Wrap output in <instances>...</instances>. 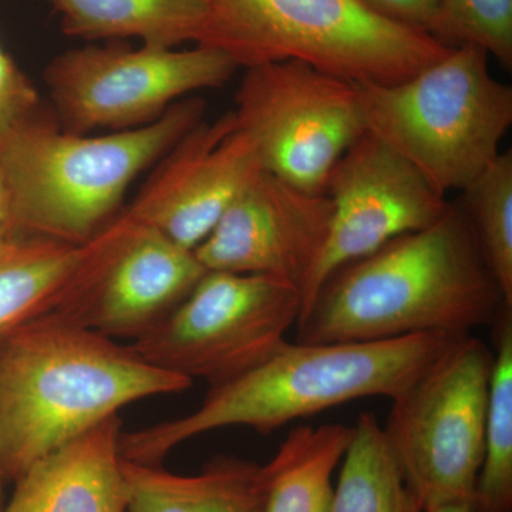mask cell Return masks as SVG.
I'll return each mask as SVG.
<instances>
[{
	"label": "cell",
	"instance_id": "cell-19",
	"mask_svg": "<svg viewBox=\"0 0 512 512\" xmlns=\"http://www.w3.org/2000/svg\"><path fill=\"white\" fill-rule=\"evenodd\" d=\"M353 427L323 424L296 427L266 466L264 512H330L332 476L345 457Z\"/></svg>",
	"mask_w": 512,
	"mask_h": 512
},
{
	"label": "cell",
	"instance_id": "cell-20",
	"mask_svg": "<svg viewBox=\"0 0 512 512\" xmlns=\"http://www.w3.org/2000/svg\"><path fill=\"white\" fill-rule=\"evenodd\" d=\"M330 512H424L375 414H360L353 427Z\"/></svg>",
	"mask_w": 512,
	"mask_h": 512
},
{
	"label": "cell",
	"instance_id": "cell-3",
	"mask_svg": "<svg viewBox=\"0 0 512 512\" xmlns=\"http://www.w3.org/2000/svg\"><path fill=\"white\" fill-rule=\"evenodd\" d=\"M467 335L421 333L373 342L289 343L244 375L210 387L195 412L121 433V458L163 466L192 437L242 426L261 434L330 407L383 396L396 399Z\"/></svg>",
	"mask_w": 512,
	"mask_h": 512
},
{
	"label": "cell",
	"instance_id": "cell-10",
	"mask_svg": "<svg viewBox=\"0 0 512 512\" xmlns=\"http://www.w3.org/2000/svg\"><path fill=\"white\" fill-rule=\"evenodd\" d=\"M237 64L214 47H83L57 56L45 80L59 126L74 134L153 123L187 94L224 86Z\"/></svg>",
	"mask_w": 512,
	"mask_h": 512
},
{
	"label": "cell",
	"instance_id": "cell-2",
	"mask_svg": "<svg viewBox=\"0 0 512 512\" xmlns=\"http://www.w3.org/2000/svg\"><path fill=\"white\" fill-rule=\"evenodd\" d=\"M191 386V380L148 363L131 345L57 313L26 323L0 339L3 476L15 481L127 404Z\"/></svg>",
	"mask_w": 512,
	"mask_h": 512
},
{
	"label": "cell",
	"instance_id": "cell-28",
	"mask_svg": "<svg viewBox=\"0 0 512 512\" xmlns=\"http://www.w3.org/2000/svg\"><path fill=\"white\" fill-rule=\"evenodd\" d=\"M2 484H3V481H0V512H2L3 508H2Z\"/></svg>",
	"mask_w": 512,
	"mask_h": 512
},
{
	"label": "cell",
	"instance_id": "cell-23",
	"mask_svg": "<svg viewBox=\"0 0 512 512\" xmlns=\"http://www.w3.org/2000/svg\"><path fill=\"white\" fill-rule=\"evenodd\" d=\"M429 35L450 47L476 46L512 67V0H439Z\"/></svg>",
	"mask_w": 512,
	"mask_h": 512
},
{
	"label": "cell",
	"instance_id": "cell-5",
	"mask_svg": "<svg viewBox=\"0 0 512 512\" xmlns=\"http://www.w3.org/2000/svg\"><path fill=\"white\" fill-rule=\"evenodd\" d=\"M207 8L200 45L245 69L295 60L356 84H394L451 50L360 0H207Z\"/></svg>",
	"mask_w": 512,
	"mask_h": 512
},
{
	"label": "cell",
	"instance_id": "cell-6",
	"mask_svg": "<svg viewBox=\"0 0 512 512\" xmlns=\"http://www.w3.org/2000/svg\"><path fill=\"white\" fill-rule=\"evenodd\" d=\"M366 131L404 158L434 191L466 190L498 154L512 124V87L476 46L394 84H359Z\"/></svg>",
	"mask_w": 512,
	"mask_h": 512
},
{
	"label": "cell",
	"instance_id": "cell-15",
	"mask_svg": "<svg viewBox=\"0 0 512 512\" xmlns=\"http://www.w3.org/2000/svg\"><path fill=\"white\" fill-rule=\"evenodd\" d=\"M137 225L136 218L123 208L84 245L10 239L0 249V339L67 308L103 271Z\"/></svg>",
	"mask_w": 512,
	"mask_h": 512
},
{
	"label": "cell",
	"instance_id": "cell-25",
	"mask_svg": "<svg viewBox=\"0 0 512 512\" xmlns=\"http://www.w3.org/2000/svg\"><path fill=\"white\" fill-rule=\"evenodd\" d=\"M367 9L399 25L429 33L439 0H360Z\"/></svg>",
	"mask_w": 512,
	"mask_h": 512
},
{
	"label": "cell",
	"instance_id": "cell-8",
	"mask_svg": "<svg viewBox=\"0 0 512 512\" xmlns=\"http://www.w3.org/2000/svg\"><path fill=\"white\" fill-rule=\"evenodd\" d=\"M301 311V292L285 279L205 272L185 301L131 348L173 375L220 386L274 355Z\"/></svg>",
	"mask_w": 512,
	"mask_h": 512
},
{
	"label": "cell",
	"instance_id": "cell-27",
	"mask_svg": "<svg viewBox=\"0 0 512 512\" xmlns=\"http://www.w3.org/2000/svg\"><path fill=\"white\" fill-rule=\"evenodd\" d=\"M6 220H8V201H6L5 185L0 175V232H6Z\"/></svg>",
	"mask_w": 512,
	"mask_h": 512
},
{
	"label": "cell",
	"instance_id": "cell-29",
	"mask_svg": "<svg viewBox=\"0 0 512 512\" xmlns=\"http://www.w3.org/2000/svg\"><path fill=\"white\" fill-rule=\"evenodd\" d=\"M6 478L5 476H3V471H2V468H0V481H5Z\"/></svg>",
	"mask_w": 512,
	"mask_h": 512
},
{
	"label": "cell",
	"instance_id": "cell-4",
	"mask_svg": "<svg viewBox=\"0 0 512 512\" xmlns=\"http://www.w3.org/2000/svg\"><path fill=\"white\" fill-rule=\"evenodd\" d=\"M205 104L183 99L160 119L106 136L64 131L37 113L0 134L6 232L69 245L92 241L123 211L134 180L192 128Z\"/></svg>",
	"mask_w": 512,
	"mask_h": 512
},
{
	"label": "cell",
	"instance_id": "cell-17",
	"mask_svg": "<svg viewBox=\"0 0 512 512\" xmlns=\"http://www.w3.org/2000/svg\"><path fill=\"white\" fill-rule=\"evenodd\" d=\"M127 512H264L266 466L238 457L212 458L200 474L123 460Z\"/></svg>",
	"mask_w": 512,
	"mask_h": 512
},
{
	"label": "cell",
	"instance_id": "cell-16",
	"mask_svg": "<svg viewBox=\"0 0 512 512\" xmlns=\"http://www.w3.org/2000/svg\"><path fill=\"white\" fill-rule=\"evenodd\" d=\"M120 414L30 466L2 512H127Z\"/></svg>",
	"mask_w": 512,
	"mask_h": 512
},
{
	"label": "cell",
	"instance_id": "cell-22",
	"mask_svg": "<svg viewBox=\"0 0 512 512\" xmlns=\"http://www.w3.org/2000/svg\"><path fill=\"white\" fill-rule=\"evenodd\" d=\"M461 202L485 264L512 308V151H501Z\"/></svg>",
	"mask_w": 512,
	"mask_h": 512
},
{
	"label": "cell",
	"instance_id": "cell-13",
	"mask_svg": "<svg viewBox=\"0 0 512 512\" xmlns=\"http://www.w3.org/2000/svg\"><path fill=\"white\" fill-rule=\"evenodd\" d=\"M325 192L285 183L262 168L194 249L207 272L272 275L301 288L325 244Z\"/></svg>",
	"mask_w": 512,
	"mask_h": 512
},
{
	"label": "cell",
	"instance_id": "cell-24",
	"mask_svg": "<svg viewBox=\"0 0 512 512\" xmlns=\"http://www.w3.org/2000/svg\"><path fill=\"white\" fill-rule=\"evenodd\" d=\"M39 111L35 87L0 47V134Z\"/></svg>",
	"mask_w": 512,
	"mask_h": 512
},
{
	"label": "cell",
	"instance_id": "cell-26",
	"mask_svg": "<svg viewBox=\"0 0 512 512\" xmlns=\"http://www.w3.org/2000/svg\"><path fill=\"white\" fill-rule=\"evenodd\" d=\"M424 512H476L470 503H447L433 505Z\"/></svg>",
	"mask_w": 512,
	"mask_h": 512
},
{
	"label": "cell",
	"instance_id": "cell-9",
	"mask_svg": "<svg viewBox=\"0 0 512 512\" xmlns=\"http://www.w3.org/2000/svg\"><path fill=\"white\" fill-rule=\"evenodd\" d=\"M235 103L262 168L309 192L366 131L359 84L295 60L249 67Z\"/></svg>",
	"mask_w": 512,
	"mask_h": 512
},
{
	"label": "cell",
	"instance_id": "cell-1",
	"mask_svg": "<svg viewBox=\"0 0 512 512\" xmlns=\"http://www.w3.org/2000/svg\"><path fill=\"white\" fill-rule=\"evenodd\" d=\"M505 305L461 204L430 227L342 266L296 322L299 343L470 335ZM512 309V308H511Z\"/></svg>",
	"mask_w": 512,
	"mask_h": 512
},
{
	"label": "cell",
	"instance_id": "cell-14",
	"mask_svg": "<svg viewBox=\"0 0 512 512\" xmlns=\"http://www.w3.org/2000/svg\"><path fill=\"white\" fill-rule=\"evenodd\" d=\"M205 272L194 251L138 222L92 284L57 315L136 342L185 301Z\"/></svg>",
	"mask_w": 512,
	"mask_h": 512
},
{
	"label": "cell",
	"instance_id": "cell-18",
	"mask_svg": "<svg viewBox=\"0 0 512 512\" xmlns=\"http://www.w3.org/2000/svg\"><path fill=\"white\" fill-rule=\"evenodd\" d=\"M59 13L66 35L82 39L137 37L143 45H200L207 0H45Z\"/></svg>",
	"mask_w": 512,
	"mask_h": 512
},
{
	"label": "cell",
	"instance_id": "cell-11",
	"mask_svg": "<svg viewBox=\"0 0 512 512\" xmlns=\"http://www.w3.org/2000/svg\"><path fill=\"white\" fill-rule=\"evenodd\" d=\"M323 192L332 204V215L318 261L299 288L301 316L342 266L373 254L402 235L430 227L450 204L412 165L369 131L339 158Z\"/></svg>",
	"mask_w": 512,
	"mask_h": 512
},
{
	"label": "cell",
	"instance_id": "cell-12",
	"mask_svg": "<svg viewBox=\"0 0 512 512\" xmlns=\"http://www.w3.org/2000/svg\"><path fill=\"white\" fill-rule=\"evenodd\" d=\"M261 170L254 141L229 111L185 134L127 210L140 224L194 251Z\"/></svg>",
	"mask_w": 512,
	"mask_h": 512
},
{
	"label": "cell",
	"instance_id": "cell-21",
	"mask_svg": "<svg viewBox=\"0 0 512 512\" xmlns=\"http://www.w3.org/2000/svg\"><path fill=\"white\" fill-rule=\"evenodd\" d=\"M494 349L485 416L484 460L478 474L476 512H512V309L493 323Z\"/></svg>",
	"mask_w": 512,
	"mask_h": 512
},
{
	"label": "cell",
	"instance_id": "cell-7",
	"mask_svg": "<svg viewBox=\"0 0 512 512\" xmlns=\"http://www.w3.org/2000/svg\"><path fill=\"white\" fill-rule=\"evenodd\" d=\"M493 350L464 336L399 397L383 427L421 510L473 504L484 460Z\"/></svg>",
	"mask_w": 512,
	"mask_h": 512
}]
</instances>
